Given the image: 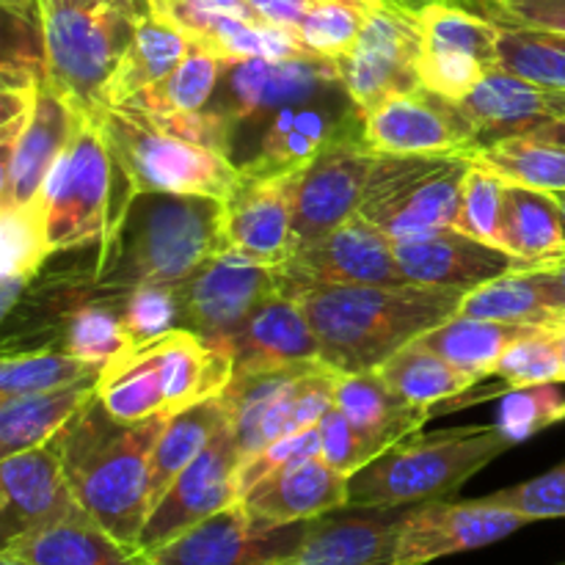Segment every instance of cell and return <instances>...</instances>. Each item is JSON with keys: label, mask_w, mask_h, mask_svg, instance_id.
Here are the masks:
<instances>
[{"label": "cell", "mask_w": 565, "mask_h": 565, "mask_svg": "<svg viewBox=\"0 0 565 565\" xmlns=\"http://www.w3.org/2000/svg\"><path fill=\"white\" fill-rule=\"evenodd\" d=\"M552 270H555L557 274V279H561V285H563V290H565V257L561 259V263H555V265H550Z\"/></svg>", "instance_id": "11a10c76"}, {"label": "cell", "mask_w": 565, "mask_h": 565, "mask_svg": "<svg viewBox=\"0 0 565 565\" xmlns=\"http://www.w3.org/2000/svg\"><path fill=\"white\" fill-rule=\"evenodd\" d=\"M221 72H224V61L193 44L182 64L169 77L143 88L141 94L127 99V105H136V108L154 116L196 114V110L207 108L210 99H213Z\"/></svg>", "instance_id": "f35d334b"}, {"label": "cell", "mask_w": 565, "mask_h": 565, "mask_svg": "<svg viewBox=\"0 0 565 565\" xmlns=\"http://www.w3.org/2000/svg\"><path fill=\"white\" fill-rule=\"evenodd\" d=\"M0 565H22V563L14 561L11 555H3V552H0Z\"/></svg>", "instance_id": "6f0895ef"}, {"label": "cell", "mask_w": 565, "mask_h": 565, "mask_svg": "<svg viewBox=\"0 0 565 565\" xmlns=\"http://www.w3.org/2000/svg\"><path fill=\"white\" fill-rule=\"evenodd\" d=\"M403 513L370 511L364 516H320L276 565H397V527Z\"/></svg>", "instance_id": "484cf974"}, {"label": "cell", "mask_w": 565, "mask_h": 565, "mask_svg": "<svg viewBox=\"0 0 565 565\" xmlns=\"http://www.w3.org/2000/svg\"><path fill=\"white\" fill-rule=\"evenodd\" d=\"M307 524L270 527L237 500L143 555L149 565H276L296 550Z\"/></svg>", "instance_id": "e0dca14e"}, {"label": "cell", "mask_w": 565, "mask_h": 565, "mask_svg": "<svg viewBox=\"0 0 565 565\" xmlns=\"http://www.w3.org/2000/svg\"><path fill=\"white\" fill-rule=\"evenodd\" d=\"M469 160L463 154H379L359 215L392 241L452 226Z\"/></svg>", "instance_id": "30bf717a"}, {"label": "cell", "mask_w": 565, "mask_h": 565, "mask_svg": "<svg viewBox=\"0 0 565 565\" xmlns=\"http://www.w3.org/2000/svg\"><path fill=\"white\" fill-rule=\"evenodd\" d=\"M469 166L497 177L505 185L565 193V121L533 127L469 149Z\"/></svg>", "instance_id": "f546056e"}, {"label": "cell", "mask_w": 565, "mask_h": 565, "mask_svg": "<svg viewBox=\"0 0 565 565\" xmlns=\"http://www.w3.org/2000/svg\"><path fill=\"white\" fill-rule=\"evenodd\" d=\"M533 331L539 329L535 326H508L494 323V320L452 315L450 320L419 337V342L450 364H456L463 373L486 381L497 373L500 359Z\"/></svg>", "instance_id": "e575fe53"}, {"label": "cell", "mask_w": 565, "mask_h": 565, "mask_svg": "<svg viewBox=\"0 0 565 565\" xmlns=\"http://www.w3.org/2000/svg\"><path fill=\"white\" fill-rule=\"evenodd\" d=\"M527 516L489 500L423 502L403 511L397 527V565H428L458 552L483 550L527 527Z\"/></svg>", "instance_id": "2e32d148"}, {"label": "cell", "mask_w": 565, "mask_h": 565, "mask_svg": "<svg viewBox=\"0 0 565 565\" xmlns=\"http://www.w3.org/2000/svg\"><path fill=\"white\" fill-rule=\"evenodd\" d=\"M0 237H3V270L0 279L36 281L44 263L53 254L47 246V226H44L42 196L28 207L0 210Z\"/></svg>", "instance_id": "7bdbcfd3"}, {"label": "cell", "mask_w": 565, "mask_h": 565, "mask_svg": "<svg viewBox=\"0 0 565 565\" xmlns=\"http://www.w3.org/2000/svg\"><path fill=\"white\" fill-rule=\"evenodd\" d=\"M419 47L423 33L417 9L403 0H384L351 53L334 61L362 116L373 114L397 94L417 92L423 86L417 72Z\"/></svg>", "instance_id": "8fae6325"}, {"label": "cell", "mask_w": 565, "mask_h": 565, "mask_svg": "<svg viewBox=\"0 0 565 565\" xmlns=\"http://www.w3.org/2000/svg\"><path fill=\"white\" fill-rule=\"evenodd\" d=\"M392 246H395L403 281H412V285L452 287V290L469 292L513 270H530V265L513 257L511 252L475 241L452 226L392 241Z\"/></svg>", "instance_id": "7402d4cb"}, {"label": "cell", "mask_w": 565, "mask_h": 565, "mask_svg": "<svg viewBox=\"0 0 565 565\" xmlns=\"http://www.w3.org/2000/svg\"><path fill=\"white\" fill-rule=\"evenodd\" d=\"M425 3H434V0H408V6H414V9H419V6Z\"/></svg>", "instance_id": "680465c9"}, {"label": "cell", "mask_w": 565, "mask_h": 565, "mask_svg": "<svg viewBox=\"0 0 565 565\" xmlns=\"http://www.w3.org/2000/svg\"><path fill=\"white\" fill-rule=\"evenodd\" d=\"M143 11V0H39L47 81L83 110L97 108Z\"/></svg>", "instance_id": "52a82bcc"}, {"label": "cell", "mask_w": 565, "mask_h": 565, "mask_svg": "<svg viewBox=\"0 0 565 565\" xmlns=\"http://www.w3.org/2000/svg\"><path fill=\"white\" fill-rule=\"evenodd\" d=\"M301 301L320 340V359L340 373L379 370L408 342L458 315L467 290L452 287L359 285L285 290Z\"/></svg>", "instance_id": "6da1fadb"}, {"label": "cell", "mask_w": 565, "mask_h": 565, "mask_svg": "<svg viewBox=\"0 0 565 565\" xmlns=\"http://www.w3.org/2000/svg\"><path fill=\"white\" fill-rule=\"evenodd\" d=\"M502 381L519 390L533 384H565L557 329H539L519 340L497 364Z\"/></svg>", "instance_id": "bcb514c9"}, {"label": "cell", "mask_w": 565, "mask_h": 565, "mask_svg": "<svg viewBox=\"0 0 565 565\" xmlns=\"http://www.w3.org/2000/svg\"><path fill=\"white\" fill-rule=\"evenodd\" d=\"M475 6L497 25L565 33V0H480Z\"/></svg>", "instance_id": "816d5d0a"}, {"label": "cell", "mask_w": 565, "mask_h": 565, "mask_svg": "<svg viewBox=\"0 0 565 565\" xmlns=\"http://www.w3.org/2000/svg\"><path fill=\"white\" fill-rule=\"evenodd\" d=\"M502 196H505V182L469 166L452 230L505 252V237H502Z\"/></svg>", "instance_id": "f6af8a7d"}, {"label": "cell", "mask_w": 565, "mask_h": 565, "mask_svg": "<svg viewBox=\"0 0 565 565\" xmlns=\"http://www.w3.org/2000/svg\"><path fill=\"white\" fill-rule=\"evenodd\" d=\"M88 114L136 191L230 199L241 185V171L226 154L191 141L136 105H97Z\"/></svg>", "instance_id": "ba28073f"}, {"label": "cell", "mask_w": 565, "mask_h": 565, "mask_svg": "<svg viewBox=\"0 0 565 565\" xmlns=\"http://www.w3.org/2000/svg\"><path fill=\"white\" fill-rule=\"evenodd\" d=\"M248 6H252V11L257 14L259 22L287 28V31L296 33L298 25L303 22V17H307L309 9L315 6V0H248Z\"/></svg>", "instance_id": "db71d44e"}, {"label": "cell", "mask_w": 565, "mask_h": 565, "mask_svg": "<svg viewBox=\"0 0 565 565\" xmlns=\"http://www.w3.org/2000/svg\"><path fill=\"white\" fill-rule=\"evenodd\" d=\"M191 47L193 42L185 31L160 20L152 11H143L136 22L130 47L105 86L99 105H121L141 94L143 88L169 77Z\"/></svg>", "instance_id": "d6a6232c"}, {"label": "cell", "mask_w": 565, "mask_h": 565, "mask_svg": "<svg viewBox=\"0 0 565 565\" xmlns=\"http://www.w3.org/2000/svg\"><path fill=\"white\" fill-rule=\"evenodd\" d=\"M241 447H237L232 423L177 475L158 505L149 511L147 524L138 539V550L149 552L169 544L171 539L185 530L196 527L199 522L213 513L235 505L241 500L237 491V469H241Z\"/></svg>", "instance_id": "9a60e30c"}, {"label": "cell", "mask_w": 565, "mask_h": 565, "mask_svg": "<svg viewBox=\"0 0 565 565\" xmlns=\"http://www.w3.org/2000/svg\"><path fill=\"white\" fill-rule=\"evenodd\" d=\"M103 375L99 364H88L58 348H36V351L3 353L0 362V401L3 397L36 395L53 392L77 381Z\"/></svg>", "instance_id": "ab89813d"}, {"label": "cell", "mask_w": 565, "mask_h": 565, "mask_svg": "<svg viewBox=\"0 0 565 565\" xmlns=\"http://www.w3.org/2000/svg\"><path fill=\"white\" fill-rule=\"evenodd\" d=\"M281 290L279 270L235 248H221L191 279L177 287L180 329L226 348L254 309Z\"/></svg>", "instance_id": "4fadbf2b"}, {"label": "cell", "mask_w": 565, "mask_h": 565, "mask_svg": "<svg viewBox=\"0 0 565 565\" xmlns=\"http://www.w3.org/2000/svg\"><path fill=\"white\" fill-rule=\"evenodd\" d=\"M458 315L508 326L565 329V290L555 270H513L463 296Z\"/></svg>", "instance_id": "f1b7e54d"}, {"label": "cell", "mask_w": 565, "mask_h": 565, "mask_svg": "<svg viewBox=\"0 0 565 565\" xmlns=\"http://www.w3.org/2000/svg\"><path fill=\"white\" fill-rule=\"evenodd\" d=\"M97 246L94 281L105 290H177L224 248V199L136 191L116 230Z\"/></svg>", "instance_id": "7a4b0ae2"}, {"label": "cell", "mask_w": 565, "mask_h": 565, "mask_svg": "<svg viewBox=\"0 0 565 565\" xmlns=\"http://www.w3.org/2000/svg\"><path fill=\"white\" fill-rule=\"evenodd\" d=\"M320 458L348 478H353L359 469L370 463V452L362 436L353 430V425L337 406L320 419Z\"/></svg>", "instance_id": "f5cc1de1"}, {"label": "cell", "mask_w": 565, "mask_h": 565, "mask_svg": "<svg viewBox=\"0 0 565 565\" xmlns=\"http://www.w3.org/2000/svg\"><path fill=\"white\" fill-rule=\"evenodd\" d=\"M22 565H149L138 546L114 539L92 516L70 519L3 546Z\"/></svg>", "instance_id": "4dcf8cb0"}, {"label": "cell", "mask_w": 565, "mask_h": 565, "mask_svg": "<svg viewBox=\"0 0 565 565\" xmlns=\"http://www.w3.org/2000/svg\"><path fill=\"white\" fill-rule=\"evenodd\" d=\"M125 296L127 292L105 290L97 285L92 296L83 298L61 318V326L55 329V348L83 362L105 367L110 359L130 348L125 323H121Z\"/></svg>", "instance_id": "8d00e7d4"}, {"label": "cell", "mask_w": 565, "mask_h": 565, "mask_svg": "<svg viewBox=\"0 0 565 565\" xmlns=\"http://www.w3.org/2000/svg\"><path fill=\"white\" fill-rule=\"evenodd\" d=\"M169 419L125 425L94 395L58 434L75 500L99 527L130 546H138L147 524L152 452Z\"/></svg>", "instance_id": "3957f363"}, {"label": "cell", "mask_w": 565, "mask_h": 565, "mask_svg": "<svg viewBox=\"0 0 565 565\" xmlns=\"http://www.w3.org/2000/svg\"><path fill=\"white\" fill-rule=\"evenodd\" d=\"M561 419H565V392L561 384H533L519 386L502 397L497 428L513 445H522Z\"/></svg>", "instance_id": "ee69618b"}, {"label": "cell", "mask_w": 565, "mask_h": 565, "mask_svg": "<svg viewBox=\"0 0 565 565\" xmlns=\"http://www.w3.org/2000/svg\"><path fill=\"white\" fill-rule=\"evenodd\" d=\"M136 196L130 174L110 152L92 114L77 127L44 182V226L50 254L103 243Z\"/></svg>", "instance_id": "8992f818"}, {"label": "cell", "mask_w": 565, "mask_h": 565, "mask_svg": "<svg viewBox=\"0 0 565 565\" xmlns=\"http://www.w3.org/2000/svg\"><path fill=\"white\" fill-rule=\"evenodd\" d=\"M81 516L88 513L72 494L58 436L0 461V550Z\"/></svg>", "instance_id": "ac0fdd59"}, {"label": "cell", "mask_w": 565, "mask_h": 565, "mask_svg": "<svg viewBox=\"0 0 565 565\" xmlns=\"http://www.w3.org/2000/svg\"><path fill=\"white\" fill-rule=\"evenodd\" d=\"M505 252L530 268H546L565 257V221L555 193L505 185L502 196Z\"/></svg>", "instance_id": "836d02e7"}, {"label": "cell", "mask_w": 565, "mask_h": 565, "mask_svg": "<svg viewBox=\"0 0 565 565\" xmlns=\"http://www.w3.org/2000/svg\"><path fill=\"white\" fill-rule=\"evenodd\" d=\"M384 0H315L298 25L296 39L309 55L337 61L351 53L370 17Z\"/></svg>", "instance_id": "60d3db41"}, {"label": "cell", "mask_w": 565, "mask_h": 565, "mask_svg": "<svg viewBox=\"0 0 565 565\" xmlns=\"http://www.w3.org/2000/svg\"><path fill=\"white\" fill-rule=\"evenodd\" d=\"M379 373L403 401L423 408H436L480 384V379L458 370L419 340L408 342L395 356L386 359Z\"/></svg>", "instance_id": "74e56055"}, {"label": "cell", "mask_w": 565, "mask_h": 565, "mask_svg": "<svg viewBox=\"0 0 565 565\" xmlns=\"http://www.w3.org/2000/svg\"><path fill=\"white\" fill-rule=\"evenodd\" d=\"M86 114L88 110H83L44 75L31 119L22 127L14 149L0 154V210L28 207L42 196L55 160L70 147Z\"/></svg>", "instance_id": "44dd1931"}, {"label": "cell", "mask_w": 565, "mask_h": 565, "mask_svg": "<svg viewBox=\"0 0 565 565\" xmlns=\"http://www.w3.org/2000/svg\"><path fill=\"white\" fill-rule=\"evenodd\" d=\"M232 423L230 408L224 397H210V401L196 403L185 412L174 414L166 423L158 445L152 452V475H149V511L160 502V497L169 491L177 475Z\"/></svg>", "instance_id": "d590c367"}, {"label": "cell", "mask_w": 565, "mask_h": 565, "mask_svg": "<svg viewBox=\"0 0 565 565\" xmlns=\"http://www.w3.org/2000/svg\"><path fill=\"white\" fill-rule=\"evenodd\" d=\"M419 33V83L428 92L461 103L497 66L500 25L480 11L452 0H434L417 9Z\"/></svg>", "instance_id": "7c38bea8"}, {"label": "cell", "mask_w": 565, "mask_h": 565, "mask_svg": "<svg viewBox=\"0 0 565 565\" xmlns=\"http://www.w3.org/2000/svg\"><path fill=\"white\" fill-rule=\"evenodd\" d=\"M121 323L130 348L180 329V298L174 287H136L121 301Z\"/></svg>", "instance_id": "7dc6e473"}, {"label": "cell", "mask_w": 565, "mask_h": 565, "mask_svg": "<svg viewBox=\"0 0 565 565\" xmlns=\"http://www.w3.org/2000/svg\"><path fill=\"white\" fill-rule=\"evenodd\" d=\"M235 379V356L226 348L171 329L143 345L125 348L103 367L97 397L125 425L174 417L196 403L224 395Z\"/></svg>", "instance_id": "277c9868"}, {"label": "cell", "mask_w": 565, "mask_h": 565, "mask_svg": "<svg viewBox=\"0 0 565 565\" xmlns=\"http://www.w3.org/2000/svg\"><path fill=\"white\" fill-rule=\"evenodd\" d=\"M403 3H408V0H403Z\"/></svg>", "instance_id": "6125c7cd"}, {"label": "cell", "mask_w": 565, "mask_h": 565, "mask_svg": "<svg viewBox=\"0 0 565 565\" xmlns=\"http://www.w3.org/2000/svg\"><path fill=\"white\" fill-rule=\"evenodd\" d=\"M160 20L171 22L191 36L193 44H204L224 17L257 20L248 0H143Z\"/></svg>", "instance_id": "c3c4849f"}, {"label": "cell", "mask_w": 565, "mask_h": 565, "mask_svg": "<svg viewBox=\"0 0 565 565\" xmlns=\"http://www.w3.org/2000/svg\"><path fill=\"white\" fill-rule=\"evenodd\" d=\"M364 138V116L348 94L345 83L290 99L259 119L235 127L230 136V160L241 177H296L323 149L340 141Z\"/></svg>", "instance_id": "9c48e42d"}, {"label": "cell", "mask_w": 565, "mask_h": 565, "mask_svg": "<svg viewBox=\"0 0 565 565\" xmlns=\"http://www.w3.org/2000/svg\"><path fill=\"white\" fill-rule=\"evenodd\" d=\"M226 351L235 356V370H259L320 359V340L301 301L279 290L254 309Z\"/></svg>", "instance_id": "4316f807"}, {"label": "cell", "mask_w": 565, "mask_h": 565, "mask_svg": "<svg viewBox=\"0 0 565 565\" xmlns=\"http://www.w3.org/2000/svg\"><path fill=\"white\" fill-rule=\"evenodd\" d=\"M348 489H351L348 475L331 469L320 456H312L287 463L259 480L243 497V505L259 522L270 527H287V524L312 522L334 511H345Z\"/></svg>", "instance_id": "d4e9b609"}, {"label": "cell", "mask_w": 565, "mask_h": 565, "mask_svg": "<svg viewBox=\"0 0 565 565\" xmlns=\"http://www.w3.org/2000/svg\"><path fill=\"white\" fill-rule=\"evenodd\" d=\"M99 375L36 395L0 401V458L33 450L58 436L83 406L97 395Z\"/></svg>", "instance_id": "1f68e13d"}, {"label": "cell", "mask_w": 565, "mask_h": 565, "mask_svg": "<svg viewBox=\"0 0 565 565\" xmlns=\"http://www.w3.org/2000/svg\"><path fill=\"white\" fill-rule=\"evenodd\" d=\"M379 152L364 138L323 149L292 185V230L298 248L359 215ZM296 248V252H298Z\"/></svg>", "instance_id": "d6986e66"}, {"label": "cell", "mask_w": 565, "mask_h": 565, "mask_svg": "<svg viewBox=\"0 0 565 565\" xmlns=\"http://www.w3.org/2000/svg\"><path fill=\"white\" fill-rule=\"evenodd\" d=\"M489 502L502 508L519 511L527 516L530 522H541V519H563L565 516V463L552 469V472L541 475V478L519 483L513 489H502L497 494L486 497Z\"/></svg>", "instance_id": "681fc988"}, {"label": "cell", "mask_w": 565, "mask_h": 565, "mask_svg": "<svg viewBox=\"0 0 565 565\" xmlns=\"http://www.w3.org/2000/svg\"><path fill=\"white\" fill-rule=\"evenodd\" d=\"M557 342H561V359H563V381H565V329L557 331Z\"/></svg>", "instance_id": "9f6ffc18"}, {"label": "cell", "mask_w": 565, "mask_h": 565, "mask_svg": "<svg viewBox=\"0 0 565 565\" xmlns=\"http://www.w3.org/2000/svg\"><path fill=\"white\" fill-rule=\"evenodd\" d=\"M334 406L345 414L353 430L362 436L370 461H375L381 452H386L406 436L417 434L434 417V408H423L403 401L386 384L379 370L342 373L340 384H337Z\"/></svg>", "instance_id": "83f0119b"}, {"label": "cell", "mask_w": 565, "mask_h": 565, "mask_svg": "<svg viewBox=\"0 0 565 565\" xmlns=\"http://www.w3.org/2000/svg\"><path fill=\"white\" fill-rule=\"evenodd\" d=\"M557 202H561V210H563V221H565V193H555Z\"/></svg>", "instance_id": "91938a15"}, {"label": "cell", "mask_w": 565, "mask_h": 565, "mask_svg": "<svg viewBox=\"0 0 565 565\" xmlns=\"http://www.w3.org/2000/svg\"><path fill=\"white\" fill-rule=\"evenodd\" d=\"M276 270H279L281 290L401 285L403 281L392 237L362 215H353L337 230L301 246Z\"/></svg>", "instance_id": "5bb4252c"}, {"label": "cell", "mask_w": 565, "mask_h": 565, "mask_svg": "<svg viewBox=\"0 0 565 565\" xmlns=\"http://www.w3.org/2000/svg\"><path fill=\"white\" fill-rule=\"evenodd\" d=\"M312 456H320V425L298 430V434L292 436H285V439L274 441V445H268L265 450H259L257 456L241 461V469H237V491H241V500L259 483V480L268 478L270 472Z\"/></svg>", "instance_id": "f907efd6"}, {"label": "cell", "mask_w": 565, "mask_h": 565, "mask_svg": "<svg viewBox=\"0 0 565 565\" xmlns=\"http://www.w3.org/2000/svg\"><path fill=\"white\" fill-rule=\"evenodd\" d=\"M513 441L494 425L412 434L359 469L348 489L353 511H392L423 505L461 489L472 475L511 450Z\"/></svg>", "instance_id": "5b68a950"}, {"label": "cell", "mask_w": 565, "mask_h": 565, "mask_svg": "<svg viewBox=\"0 0 565 565\" xmlns=\"http://www.w3.org/2000/svg\"><path fill=\"white\" fill-rule=\"evenodd\" d=\"M296 177H241L235 193L224 199V248H235L270 268L285 265L298 248L292 230Z\"/></svg>", "instance_id": "603a6c76"}, {"label": "cell", "mask_w": 565, "mask_h": 565, "mask_svg": "<svg viewBox=\"0 0 565 565\" xmlns=\"http://www.w3.org/2000/svg\"><path fill=\"white\" fill-rule=\"evenodd\" d=\"M364 143L379 154H467L478 130L456 99L419 86L364 116Z\"/></svg>", "instance_id": "ffe728a7"}, {"label": "cell", "mask_w": 565, "mask_h": 565, "mask_svg": "<svg viewBox=\"0 0 565 565\" xmlns=\"http://www.w3.org/2000/svg\"><path fill=\"white\" fill-rule=\"evenodd\" d=\"M497 66L565 92V33L500 25Z\"/></svg>", "instance_id": "b9f144b4"}, {"label": "cell", "mask_w": 565, "mask_h": 565, "mask_svg": "<svg viewBox=\"0 0 565 565\" xmlns=\"http://www.w3.org/2000/svg\"><path fill=\"white\" fill-rule=\"evenodd\" d=\"M458 105L478 130V147L552 121H565L563 88L544 86L502 66H494Z\"/></svg>", "instance_id": "cb8c5ba5"}, {"label": "cell", "mask_w": 565, "mask_h": 565, "mask_svg": "<svg viewBox=\"0 0 565 565\" xmlns=\"http://www.w3.org/2000/svg\"><path fill=\"white\" fill-rule=\"evenodd\" d=\"M469 3H480V0H469Z\"/></svg>", "instance_id": "94428289"}]
</instances>
